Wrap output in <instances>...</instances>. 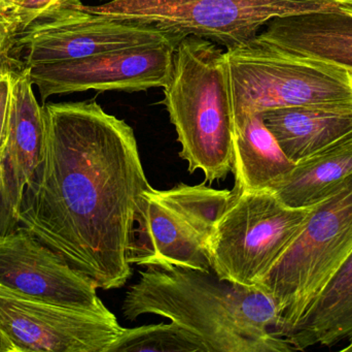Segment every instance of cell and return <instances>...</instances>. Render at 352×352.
<instances>
[{"instance_id":"4fadbf2b","label":"cell","mask_w":352,"mask_h":352,"mask_svg":"<svg viewBox=\"0 0 352 352\" xmlns=\"http://www.w3.org/2000/svg\"><path fill=\"white\" fill-rule=\"evenodd\" d=\"M254 41L352 74V6L279 17Z\"/></svg>"},{"instance_id":"cb8c5ba5","label":"cell","mask_w":352,"mask_h":352,"mask_svg":"<svg viewBox=\"0 0 352 352\" xmlns=\"http://www.w3.org/2000/svg\"><path fill=\"white\" fill-rule=\"evenodd\" d=\"M341 351L342 352H352V340L349 341V345H347L346 347H344V349H341Z\"/></svg>"},{"instance_id":"44dd1931","label":"cell","mask_w":352,"mask_h":352,"mask_svg":"<svg viewBox=\"0 0 352 352\" xmlns=\"http://www.w3.org/2000/svg\"><path fill=\"white\" fill-rule=\"evenodd\" d=\"M0 352H14V346L10 343V339L0 327Z\"/></svg>"},{"instance_id":"277c9868","label":"cell","mask_w":352,"mask_h":352,"mask_svg":"<svg viewBox=\"0 0 352 352\" xmlns=\"http://www.w3.org/2000/svg\"><path fill=\"white\" fill-rule=\"evenodd\" d=\"M352 252V174L312 207L293 243L258 281L280 311L285 338Z\"/></svg>"},{"instance_id":"ac0fdd59","label":"cell","mask_w":352,"mask_h":352,"mask_svg":"<svg viewBox=\"0 0 352 352\" xmlns=\"http://www.w3.org/2000/svg\"><path fill=\"white\" fill-rule=\"evenodd\" d=\"M207 352L202 341L186 329L170 324L124 329L107 352Z\"/></svg>"},{"instance_id":"5bb4252c","label":"cell","mask_w":352,"mask_h":352,"mask_svg":"<svg viewBox=\"0 0 352 352\" xmlns=\"http://www.w3.org/2000/svg\"><path fill=\"white\" fill-rule=\"evenodd\" d=\"M285 154L297 163L352 132V105H314L262 112Z\"/></svg>"},{"instance_id":"d4e9b609","label":"cell","mask_w":352,"mask_h":352,"mask_svg":"<svg viewBox=\"0 0 352 352\" xmlns=\"http://www.w3.org/2000/svg\"><path fill=\"white\" fill-rule=\"evenodd\" d=\"M101 1L109 2L111 1V0H101ZM104 2H103V3H104Z\"/></svg>"},{"instance_id":"7c38bea8","label":"cell","mask_w":352,"mask_h":352,"mask_svg":"<svg viewBox=\"0 0 352 352\" xmlns=\"http://www.w3.org/2000/svg\"><path fill=\"white\" fill-rule=\"evenodd\" d=\"M0 287L66 305L95 307L103 303L91 277L21 227L0 238Z\"/></svg>"},{"instance_id":"9a60e30c","label":"cell","mask_w":352,"mask_h":352,"mask_svg":"<svg viewBox=\"0 0 352 352\" xmlns=\"http://www.w3.org/2000/svg\"><path fill=\"white\" fill-rule=\"evenodd\" d=\"M285 338L296 351L352 340V252Z\"/></svg>"},{"instance_id":"9c48e42d","label":"cell","mask_w":352,"mask_h":352,"mask_svg":"<svg viewBox=\"0 0 352 352\" xmlns=\"http://www.w3.org/2000/svg\"><path fill=\"white\" fill-rule=\"evenodd\" d=\"M0 327L14 352H107L125 329L103 303L66 305L2 287Z\"/></svg>"},{"instance_id":"7a4b0ae2","label":"cell","mask_w":352,"mask_h":352,"mask_svg":"<svg viewBox=\"0 0 352 352\" xmlns=\"http://www.w3.org/2000/svg\"><path fill=\"white\" fill-rule=\"evenodd\" d=\"M123 316L168 318L196 335L207 352H292L276 335L280 311L258 287L221 280L213 271L148 267L126 293Z\"/></svg>"},{"instance_id":"ffe728a7","label":"cell","mask_w":352,"mask_h":352,"mask_svg":"<svg viewBox=\"0 0 352 352\" xmlns=\"http://www.w3.org/2000/svg\"><path fill=\"white\" fill-rule=\"evenodd\" d=\"M16 29L6 12H0V76L12 78L26 70V62L16 50Z\"/></svg>"},{"instance_id":"3957f363","label":"cell","mask_w":352,"mask_h":352,"mask_svg":"<svg viewBox=\"0 0 352 352\" xmlns=\"http://www.w3.org/2000/svg\"><path fill=\"white\" fill-rule=\"evenodd\" d=\"M170 122L190 173L205 183L225 179L233 169L234 114L225 52L215 43L186 37L175 48L163 87Z\"/></svg>"},{"instance_id":"7402d4cb","label":"cell","mask_w":352,"mask_h":352,"mask_svg":"<svg viewBox=\"0 0 352 352\" xmlns=\"http://www.w3.org/2000/svg\"><path fill=\"white\" fill-rule=\"evenodd\" d=\"M23 0H0V12H10L22 3Z\"/></svg>"},{"instance_id":"30bf717a","label":"cell","mask_w":352,"mask_h":352,"mask_svg":"<svg viewBox=\"0 0 352 352\" xmlns=\"http://www.w3.org/2000/svg\"><path fill=\"white\" fill-rule=\"evenodd\" d=\"M182 35L155 25L119 20L85 10L38 19L16 34V50L27 66L80 59L96 54L166 41Z\"/></svg>"},{"instance_id":"603a6c76","label":"cell","mask_w":352,"mask_h":352,"mask_svg":"<svg viewBox=\"0 0 352 352\" xmlns=\"http://www.w3.org/2000/svg\"><path fill=\"white\" fill-rule=\"evenodd\" d=\"M330 1L337 2V3L342 4V6H352V0H330Z\"/></svg>"},{"instance_id":"5b68a950","label":"cell","mask_w":352,"mask_h":352,"mask_svg":"<svg viewBox=\"0 0 352 352\" xmlns=\"http://www.w3.org/2000/svg\"><path fill=\"white\" fill-rule=\"evenodd\" d=\"M233 191L206 184H178L167 190L146 189L135 213L136 227L128 262L160 269L211 272V236Z\"/></svg>"},{"instance_id":"2e32d148","label":"cell","mask_w":352,"mask_h":352,"mask_svg":"<svg viewBox=\"0 0 352 352\" xmlns=\"http://www.w3.org/2000/svg\"><path fill=\"white\" fill-rule=\"evenodd\" d=\"M263 120L262 114L234 118L233 169L236 191H260L295 167Z\"/></svg>"},{"instance_id":"52a82bcc","label":"cell","mask_w":352,"mask_h":352,"mask_svg":"<svg viewBox=\"0 0 352 352\" xmlns=\"http://www.w3.org/2000/svg\"><path fill=\"white\" fill-rule=\"evenodd\" d=\"M330 0H111L84 6L97 14L155 25L182 37L206 39L227 50L245 47L279 17L341 8Z\"/></svg>"},{"instance_id":"d6986e66","label":"cell","mask_w":352,"mask_h":352,"mask_svg":"<svg viewBox=\"0 0 352 352\" xmlns=\"http://www.w3.org/2000/svg\"><path fill=\"white\" fill-rule=\"evenodd\" d=\"M80 6L82 0H23L20 6L6 14L18 33L38 19L61 14Z\"/></svg>"},{"instance_id":"6da1fadb","label":"cell","mask_w":352,"mask_h":352,"mask_svg":"<svg viewBox=\"0 0 352 352\" xmlns=\"http://www.w3.org/2000/svg\"><path fill=\"white\" fill-rule=\"evenodd\" d=\"M41 158L20 227L103 291L132 276L128 249L148 188L133 128L95 101L45 103Z\"/></svg>"},{"instance_id":"8fae6325","label":"cell","mask_w":352,"mask_h":352,"mask_svg":"<svg viewBox=\"0 0 352 352\" xmlns=\"http://www.w3.org/2000/svg\"><path fill=\"white\" fill-rule=\"evenodd\" d=\"M180 41L152 43L80 59L33 64L30 76L43 101L53 95L87 90L127 92L164 87Z\"/></svg>"},{"instance_id":"ba28073f","label":"cell","mask_w":352,"mask_h":352,"mask_svg":"<svg viewBox=\"0 0 352 352\" xmlns=\"http://www.w3.org/2000/svg\"><path fill=\"white\" fill-rule=\"evenodd\" d=\"M211 236V269L221 280L256 287L303 229L311 208L285 206L272 191H236Z\"/></svg>"},{"instance_id":"8992f818","label":"cell","mask_w":352,"mask_h":352,"mask_svg":"<svg viewBox=\"0 0 352 352\" xmlns=\"http://www.w3.org/2000/svg\"><path fill=\"white\" fill-rule=\"evenodd\" d=\"M234 118L280 107L352 105V74L252 41L227 50Z\"/></svg>"},{"instance_id":"e0dca14e","label":"cell","mask_w":352,"mask_h":352,"mask_svg":"<svg viewBox=\"0 0 352 352\" xmlns=\"http://www.w3.org/2000/svg\"><path fill=\"white\" fill-rule=\"evenodd\" d=\"M352 174V132L295 167L268 190L285 206L311 208L328 198Z\"/></svg>"}]
</instances>
